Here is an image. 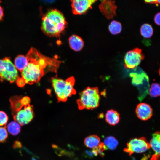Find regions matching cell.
Masks as SVG:
<instances>
[{
  "instance_id": "5",
  "label": "cell",
  "mask_w": 160,
  "mask_h": 160,
  "mask_svg": "<svg viewBox=\"0 0 160 160\" xmlns=\"http://www.w3.org/2000/svg\"><path fill=\"white\" fill-rule=\"evenodd\" d=\"M0 79L13 83L19 78L17 69L10 58L6 57L0 59Z\"/></svg>"
},
{
  "instance_id": "14",
  "label": "cell",
  "mask_w": 160,
  "mask_h": 160,
  "mask_svg": "<svg viewBox=\"0 0 160 160\" xmlns=\"http://www.w3.org/2000/svg\"><path fill=\"white\" fill-rule=\"evenodd\" d=\"M120 115L116 111L111 109L107 111L105 115L106 122L111 125L118 124L120 121Z\"/></svg>"
},
{
  "instance_id": "36",
  "label": "cell",
  "mask_w": 160,
  "mask_h": 160,
  "mask_svg": "<svg viewBox=\"0 0 160 160\" xmlns=\"http://www.w3.org/2000/svg\"><path fill=\"white\" fill-rule=\"evenodd\" d=\"M31 160H36L34 158H32Z\"/></svg>"
},
{
  "instance_id": "8",
  "label": "cell",
  "mask_w": 160,
  "mask_h": 160,
  "mask_svg": "<svg viewBox=\"0 0 160 160\" xmlns=\"http://www.w3.org/2000/svg\"><path fill=\"white\" fill-rule=\"evenodd\" d=\"M33 108L29 105L23 106L16 112L14 118L15 121L23 126L29 123L33 119Z\"/></svg>"
},
{
  "instance_id": "17",
  "label": "cell",
  "mask_w": 160,
  "mask_h": 160,
  "mask_svg": "<svg viewBox=\"0 0 160 160\" xmlns=\"http://www.w3.org/2000/svg\"><path fill=\"white\" fill-rule=\"evenodd\" d=\"M140 33L143 37L146 38H150L153 35V29L151 25L148 23H144L141 26Z\"/></svg>"
},
{
  "instance_id": "18",
  "label": "cell",
  "mask_w": 160,
  "mask_h": 160,
  "mask_svg": "<svg viewBox=\"0 0 160 160\" xmlns=\"http://www.w3.org/2000/svg\"><path fill=\"white\" fill-rule=\"evenodd\" d=\"M20 125L16 121H12L9 123L7 125V129L9 134L16 136L20 132Z\"/></svg>"
},
{
  "instance_id": "33",
  "label": "cell",
  "mask_w": 160,
  "mask_h": 160,
  "mask_svg": "<svg viewBox=\"0 0 160 160\" xmlns=\"http://www.w3.org/2000/svg\"><path fill=\"white\" fill-rule=\"evenodd\" d=\"M157 4H160V0H157Z\"/></svg>"
},
{
  "instance_id": "32",
  "label": "cell",
  "mask_w": 160,
  "mask_h": 160,
  "mask_svg": "<svg viewBox=\"0 0 160 160\" xmlns=\"http://www.w3.org/2000/svg\"><path fill=\"white\" fill-rule=\"evenodd\" d=\"M92 152L94 156H97L98 154V152L96 148H94L92 150Z\"/></svg>"
},
{
  "instance_id": "11",
  "label": "cell",
  "mask_w": 160,
  "mask_h": 160,
  "mask_svg": "<svg viewBox=\"0 0 160 160\" xmlns=\"http://www.w3.org/2000/svg\"><path fill=\"white\" fill-rule=\"evenodd\" d=\"M135 112L140 119L145 121L150 119L153 115V110L150 106L145 103L139 104L136 108Z\"/></svg>"
},
{
  "instance_id": "12",
  "label": "cell",
  "mask_w": 160,
  "mask_h": 160,
  "mask_svg": "<svg viewBox=\"0 0 160 160\" xmlns=\"http://www.w3.org/2000/svg\"><path fill=\"white\" fill-rule=\"evenodd\" d=\"M149 144L154 152L151 160H160V132L152 135Z\"/></svg>"
},
{
  "instance_id": "15",
  "label": "cell",
  "mask_w": 160,
  "mask_h": 160,
  "mask_svg": "<svg viewBox=\"0 0 160 160\" xmlns=\"http://www.w3.org/2000/svg\"><path fill=\"white\" fill-rule=\"evenodd\" d=\"M100 139L98 136L93 135L86 137L84 143L87 147L94 148L98 147L100 143Z\"/></svg>"
},
{
  "instance_id": "30",
  "label": "cell",
  "mask_w": 160,
  "mask_h": 160,
  "mask_svg": "<svg viewBox=\"0 0 160 160\" xmlns=\"http://www.w3.org/2000/svg\"><path fill=\"white\" fill-rule=\"evenodd\" d=\"M4 15L3 10L2 7L0 5V21L2 20Z\"/></svg>"
},
{
  "instance_id": "24",
  "label": "cell",
  "mask_w": 160,
  "mask_h": 160,
  "mask_svg": "<svg viewBox=\"0 0 160 160\" xmlns=\"http://www.w3.org/2000/svg\"><path fill=\"white\" fill-rule=\"evenodd\" d=\"M8 121V117L4 112L0 111V126L5 125Z\"/></svg>"
},
{
  "instance_id": "7",
  "label": "cell",
  "mask_w": 160,
  "mask_h": 160,
  "mask_svg": "<svg viewBox=\"0 0 160 160\" xmlns=\"http://www.w3.org/2000/svg\"><path fill=\"white\" fill-rule=\"evenodd\" d=\"M145 58L141 49L136 48L127 52L124 58L125 67L128 69L136 68Z\"/></svg>"
},
{
  "instance_id": "21",
  "label": "cell",
  "mask_w": 160,
  "mask_h": 160,
  "mask_svg": "<svg viewBox=\"0 0 160 160\" xmlns=\"http://www.w3.org/2000/svg\"><path fill=\"white\" fill-rule=\"evenodd\" d=\"M150 95L153 97L160 96V85L157 83H152L149 90Z\"/></svg>"
},
{
  "instance_id": "23",
  "label": "cell",
  "mask_w": 160,
  "mask_h": 160,
  "mask_svg": "<svg viewBox=\"0 0 160 160\" xmlns=\"http://www.w3.org/2000/svg\"><path fill=\"white\" fill-rule=\"evenodd\" d=\"M96 148L98 154L101 157L103 158L105 155V154L103 153V151L108 149L106 146L105 145L104 143L103 142H101L100 143L98 147Z\"/></svg>"
},
{
  "instance_id": "10",
  "label": "cell",
  "mask_w": 160,
  "mask_h": 160,
  "mask_svg": "<svg viewBox=\"0 0 160 160\" xmlns=\"http://www.w3.org/2000/svg\"><path fill=\"white\" fill-rule=\"evenodd\" d=\"M102 14L108 19L112 18L116 15V7L111 0H103L99 6Z\"/></svg>"
},
{
  "instance_id": "6",
  "label": "cell",
  "mask_w": 160,
  "mask_h": 160,
  "mask_svg": "<svg viewBox=\"0 0 160 160\" xmlns=\"http://www.w3.org/2000/svg\"><path fill=\"white\" fill-rule=\"evenodd\" d=\"M149 143L144 137L132 138L127 143L124 151L130 156L134 153H141L151 148Z\"/></svg>"
},
{
  "instance_id": "25",
  "label": "cell",
  "mask_w": 160,
  "mask_h": 160,
  "mask_svg": "<svg viewBox=\"0 0 160 160\" xmlns=\"http://www.w3.org/2000/svg\"><path fill=\"white\" fill-rule=\"evenodd\" d=\"M30 100L28 97H25L21 99V101L23 106L29 105Z\"/></svg>"
},
{
  "instance_id": "27",
  "label": "cell",
  "mask_w": 160,
  "mask_h": 160,
  "mask_svg": "<svg viewBox=\"0 0 160 160\" xmlns=\"http://www.w3.org/2000/svg\"><path fill=\"white\" fill-rule=\"evenodd\" d=\"M16 81L18 85L20 87L23 86L26 84L24 81L21 77H19Z\"/></svg>"
},
{
  "instance_id": "31",
  "label": "cell",
  "mask_w": 160,
  "mask_h": 160,
  "mask_svg": "<svg viewBox=\"0 0 160 160\" xmlns=\"http://www.w3.org/2000/svg\"><path fill=\"white\" fill-rule=\"evenodd\" d=\"M145 2L147 3L157 4V0H144Z\"/></svg>"
},
{
  "instance_id": "35",
  "label": "cell",
  "mask_w": 160,
  "mask_h": 160,
  "mask_svg": "<svg viewBox=\"0 0 160 160\" xmlns=\"http://www.w3.org/2000/svg\"><path fill=\"white\" fill-rule=\"evenodd\" d=\"M159 75L160 76V68H159Z\"/></svg>"
},
{
  "instance_id": "22",
  "label": "cell",
  "mask_w": 160,
  "mask_h": 160,
  "mask_svg": "<svg viewBox=\"0 0 160 160\" xmlns=\"http://www.w3.org/2000/svg\"><path fill=\"white\" fill-rule=\"evenodd\" d=\"M8 136L7 132L5 127H0V143L5 142Z\"/></svg>"
},
{
  "instance_id": "9",
  "label": "cell",
  "mask_w": 160,
  "mask_h": 160,
  "mask_svg": "<svg viewBox=\"0 0 160 160\" xmlns=\"http://www.w3.org/2000/svg\"><path fill=\"white\" fill-rule=\"evenodd\" d=\"M98 0H71L72 10L74 15H81L92 8Z\"/></svg>"
},
{
  "instance_id": "20",
  "label": "cell",
  "mask_w": 160,
  "mask_h": 160,
  "mask_svg": "<svg viewBox=\"0 0 160 160\" xmlns=\"http://www.w3.org/2000/svg\"><path fill=\"white\" fill-rule=\"evenodd\" d=\"M109 32L113 35H117L120 33L122 30V25L119 22L112 21L109 24L108 27Z\"/></svg>"
},
{
  "instance_id": "13",
  "label": "cell",
  "mask_w": 160,
  "mask_h": 160,
  "mask_svg": "<svg viewBox=\"0 0 160 160\" xmlns=\"http://www.w3.org/2000/svg\"><path fill=\"white\" fill-rule=\"evenodd\" d=\"M69 43L71 48L75 51L81 50L84 46V42L79 36L73 35L69 39Z\"/></svg>"
},
{
  "instance_id": "1",
  "label": "cell",
  "mask_w": 160,
  "mask_h": 160,
  "mask_svg": "<svg viewBox=\"0 0 160 160\" xmlns=\"http://www.w3.org/2000/svg\"><path fill=\"white\" fill-rule=\"evenodd\" d=\"M26 56L28 64L21 72V78L25 83L32 84L38 81L45 70L55 71L60 63L56 58L44 56L33 48H31Z\"/></svg>"
},
{
  "instance_id": "28",
  "label": "cell",
  "mask_w": 160,
  "mask_h": 160,
  "mask_svg": "<svg viewBox=\"0 0 160 160\" xmlns=\"http://www.w3.org/2000/svg\"><path fill=\"white\" fill-rule=\"evenodd\" d=\"M85 155L88 158H92L93 157L94 155L92 151L86 150L85 151Z\"/></svg>"
},
{
  "instance_id": "4",
  "label": "cell",
  "mask_w": 160,
  "mask_h": 160,
  "mask_svg": "<svg viewBox=\"0 0 160 160\" xmlns=\"http://www.w3.org/2000/svg\"><path fill=\"white\" fill-rule=\"evenodd\" d=\"M100 99L97 87H87L80 94L77 101L80 109H93L99 105Z\"/></svg>"
},
{
  "instance_id": "16",
  "label": "cell",
  "mask_w": 160,
  "mask_h": 160,
  "mask_svg": "<svg viewBox=\"0 0 160 160\" xmlns=\"http://www.w3.org/2000/svg\"><path fill=\"white\" fill-rule=\"evenodd\" d=\"M28 63V59L26 56L19 55L15 59L14 65L17 70L21 72L27 65Z\"/></svg>"
},
{
  "instance_id": "3",
  "label": "cell",
  "mask_w": 160,
  "mask_h": 160,
  "mask_svg": "<svg viewBox=\"0 0 160 160\" xmlns=\"http://www.w3.org/2000/svg\"><path fill=\"white\" fill-rule=\"evenodd\" d=\"M54 92L60 101H65L75 92L73 88L74 79L73 77L66 80L54 77L52 79Z\"/></svg>"
},
{
  "instance_id": "19",
  "label": "cell",
  "mask_w": 160,
  "mask_h": 160,
  "mask_svg": "<svg viewBox=\"0 0 160 160\" xmlns=\"http://www.w3.org/2000/svg\"><path fill=\"white\" fill-rule=\"evenodd\" d=\"M104 144L107 148L111 150H115L119 144L117 139L112 136L106 137L104 139Z\"/></svg>"
},
{
  "instance_id": "26",
  "label": "cell",
  "mask_w": 160,
  "mask_h": 160,
  "mask_svg": "<svg viewBox=\"0 0 160 160\" xmlns=\"http://www.w3.org/2000/svg\"><path fill=\"white\" fill-rule=\"evenodd\" d=\"M154 21L157 25L160 26V12L157 13L155 15Z\"/></svg>"
},
{
  "instance_id": "2",
  "label": "cell",
  "mask_w": 160,
  "mask_h": 160,
  "mask_svg": "<svg viewBox=\"0 0 160 160\" xmlns=\"http://www.w3.org/2000/svg\"><path fill=\"white\" fill-rule=\"evenodd\" d=\"M66 24L63 14L56 9H52L43 15L41 28L46 34L57 37L64 30Z\"/></svg>"
},
{
  "instance_id": "29",
  "label": "cell",
  "mask_w": 160,
  "mask_h": 160,
  "mask_svg": "<svg viewBox=\"0 0 160 160\" xmlns=\"http://www.w3.org/2000/svg\"><path fill=\"white\" fill-rule=\"evenodd\" d=\"M22 146L21 143L18 141H15L13 145V148H20Z\"/></svg>"
},
{
  "instance_id": "34",
  "label": "cell",
  "mask_w": 160,
  "mask_h": 160,
  "mask_svg": "<svg viewBox=\"0 0 160 160\" xmlns=\"http://www.w3.org/2000/svg\"><path fill=\"white\" fill-rule=\"evenodd\" d=\"M132 160H136L135 158L134 157H132Z\"/></svg>"
}]
</instances>
